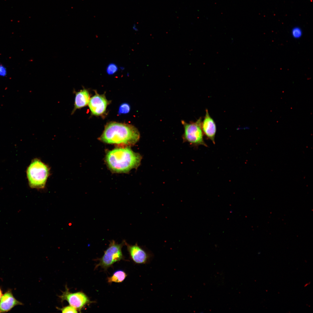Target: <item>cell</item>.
I'll return each mask as SVG.
<instances>
[{"label": "cell", "instance_id": "1", "mask_svg": "<svg viewBox=\"0 0 313 313\" xmlns=\"http://www.w3.org/2000/svg\"><path fill=\"white\" fill-rule=\"evenodd\" d=\"M140 137L139 130L134 126L111 122L105 126L104 130L99 139L108 144L129 146L136 144Z\"/></svg>", "mask_w": 313, "mask_h": 313}, {"label": "cell", "instance_id": "2", "mask_svg": "<svg viewBox=\"0 0 313 313\" xmlns=\"http://www.w3.org/2000/svg\"><path fill=\"white\" fill-rule=\"evenodd\" d=\"M142 156L128 147L118 148L109 151L105 161L111 171L117 173H126L140 165Z\"/></svg>", "mask_w": 313, "mask_h": 313}, {"label": "cell", "instance_id": "3", "mask_svg": "<svg viewBox=\"0 0 313 313\" xmlns=\"http://www.w3.org/2000/svg\"><path fill=\"white\" fill-rule=\"evenodd\" d=\"M49 174V169L47 165L38 159L33 160L27 170L30 187L38 189L43 188Z\"/></svg>", "mask_w": 313, "mask_h": 313}, {"label": "cell", "instance_id": "4", "mask_svg": "<svg viewBox=\"0 0 313 313\" xmlns=\"http://www.w3.org/2000/svg\"><path fill=\"white\" fill-rule=\"evenodd\" d=\"M202 118H199L195 122L187 123L184 120L181 121L184 128L182 138L184 142H188L193 146L197 147L208 145L203 139V134L201 127Z\"/></svg>", "mask_w": 313, "mask_h": 313}, {"label": "cell", "instance_id": "5", "mask_svg": "<svg viewBox=\"0 0 313 313\" xmlns=\"http://www.w3.org/2000/svg\"><path fill=\"white\" fill-rule=\"evenodd\" d=\"M110 242L109 246L104 251L103 256L98 259L99 262L96 266L95 269L100 266L106 270L115 262L124 259L122 248L125 245V241H123L120 244L116 243L114 240H111Z\"/></svg>", "mask_w": 313, "mask_h": 313}, {"label": "cell", "instance_id": "6", "mask_svg": "<svg viewBox=\"0 0 313 313\" xmlns=\"http://www.w3.org/2000/svg\"><path fill=\"white\" fill-rule=\"evenodd\" d=\"M61 301H67L69 305L76 309L81 312L82 308L86 305L90 303L91 301L88 297L82 292L72 293L69 291L67 285L65 287V290L62 292V294L58 296Z\"/></svg>", "mask_w": 313, "mask_h": 313}, {"label": "cell", "instance_id": "7", "mask_svg": "<svg viewBox=\"0 0 313 313\" xmlns=\"http://www.w3.org/2000/svg\"><path fill=\"white\" fill-rule=\"evenodd\" d=\"M130 257L133 261L138 264L149 263L152 259L153 254L150 250L139 245L137 243L131 245L125 241Z\"/></svg>", "mask_w": 313, "mask_h": 313}, {"label": "cell", "instance_id": "8", "mask_svg": "<svg viewBox=\"0 0 313 313\" xmlns=\"http://www.w3.org/2000/svg\"><path fill=\"white\" fill-rule=\"evenodd\" d=\"M109 101L104 94L95 92V94L90 99L88 105L91 113L96 116H102L105 114Z\"/></svg>", "mask_w": 313, "mask_h": 313}, {"label": "cell", "instance_id": "9", "mask_svg": "<svg viewBox=\"0 0 313 313\" xmlns=\"http://www.w3.org/2000/svg\"><path fill=\"white\" fill-rule=\"evenodd\" d=\"M201 127L203 134L215 144V137L216 131L215 123L210 116L208 110H205V114L201 123Z\"/></svg>", "mask_w": 313, "mask_h": 313}, {"label": "cell", "instance_id": "10", "mask_svg": "<svg viewBox=\"0 0 313 313\" xmlns=\"http://www.w3.org/2000/svg\"><path fill=\"white\" fill-rule=\"evenodd\" d=\"M21 304L14 298L10 292H8L3 295L1 298L0 310L2 312H7L15 306Z\"/></svg>", "mask_w": 313, "mask_h": 313}, {"label": "cell", "instance_id": "11", "mask_svg": "<svg viewBox=\"0 0 313 313\" xmlns=\"http://www.w3.org/2000/svg\"><path fill=\"white\" fill-rule=\"evenodd\" d=\"M90 99L88 91L85 88L77 92L75 94L74 108L72 112H74L77 109L87 106L88 104Z\"/></svg>", "mask_w": 313, "mask_h": 313}, {"label": "cell", "instance_id": "12", "mask_svg": "<svg viewBox=\"0 0 313 313\" xmlns=\"http://www.w3.org/2000/svg\"><path fill=\"white\" fill-rule=\"evenodd\" d=\"M127 276L124 271L118 270L114 272L111 276L108 278V282L109 283L112 282L121 283L125 279Z\"/></svg>", "mask_w": 313, "mask_h": 313}, {"label": "cell", "instance_id": "13", "mask_svg": "<svg viewBox=\"0 0 313 313\" xmlns=\"http://www.w3.org/2000/svg\"><path fill=\"white\" fill-rule=\"evenodd\" d=\"M130 105L127 103H124L121 104L119 106L118 110V114L121 115L128 113L130 110Z\"/></svg>", "mask_w": 313, "mask_h": 313}, {"label": "cell", "instance_id": "14", "mask_svg": "<svg viewBox=\"0 0 313 313\" xmlns=\"http://www.w3.org/2000/svg\"><path fill=\"white\" fill-rule=\"evenodd\" d=\"M118 68L117 65L114 63H110L107 66L106 72L107 74L112 75L116 73L118 70Z\"/></svg>", "mask_w": 313, "mask_h": 313}, {"label": "cell", "instance_id": "15", "mask_svg": "<svg viewBox=\"0 0 313 313\" xmlns=\"http://www.w3.org/2000/svg\"><path fill=\"white\" fill-rule=\"evenodd\" d=\"M291 33L292 37L295 39H299L301 37L303 34L301 28L298 26L293 28Z\"/></svg>", "mask_w": 313, "mask_h": 313}, {"label": "cell", "instance_id": "16", "mask_svg": "<svg viewBox=\"0 0 313 313\" xmlns=\"http://www.w3.org/2000/svg\"><path fill=\"white\" fill-rule=\"evenodd\" d=\"M60 310L62 313H77V310L74 307L69 305L62 308H57Z\"/></svg>", "mask_w": 313, "mask_h": 313}, {"label": "cell", "instance_id": "17", "mask_svg": "<svg viewBox=\"0 0 313 313\" xmlns=\"http://www.w3.org/2000/svg\"><path fill=\"white\" fill-rule=\"evenodd\" d=\"M7 74L6 68L3 65L0 64V76L5 77Z\"/></svg>", "mask_w": 313, "mask_h": 313}, {"label": "cell", "instance_id": "18", "mask_svg": "<svg viewBox=\"0 0 313 313\" xmlns=\"http://www.w3.org/2000/svg\"><path fill=\"white\" fill-rule=\"evenodd\" d=\"M133 28L134 30H135L136 31H137L138 30V29L136 27V25L135 24H134L133 26Z\"/></svg>", "mask_w": 313, "mask_h": 313}, {"label": "cell", "instance_id": "19", "mask_svg": "<svg viewBox=\"0 0 313 313\" xmlns=\"http://www.w3.org/2000/svg\"><path fill=\"white\" fill-rule=\"evenodd\" d=\"M2 296L3 294H2V292L0 289V300L1 299Z\"/></svg>", "mask_w": 313, "mask_h": 313}, {"label": "cell", "instance_id": "20", "mask_svg": "<svg viewBox=\"0 0 313 313\" xmlns=\"http://www.w3.org/2000/svg\"><path fill=\"white\" fill-rule=\"evenodd\" d=\"M0 312H1V311H0Z\"/></svg>", "mask_w": 313, "mask_h": 313}]
</instances>
